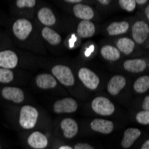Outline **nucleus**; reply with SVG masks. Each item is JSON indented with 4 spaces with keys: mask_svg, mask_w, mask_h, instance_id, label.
<instances>
[{
    "mask_svg": "<svg viewBox=\"0 0 149 149\" xmlns=\"http://www.w3.org/2000/svg\"><path fill=\"white\" fill-rule=\"evenodd\" d=\"M96 32L95 24L90 21H81L77 28V33L79 37L82 38H88L94 36Z\"/></svg>",
    "mask_w": 149,
    "mask_h": 149,
    "instance_id": "a211bd4d",
    "label": "nucleus"
},
{
    "mask_svg": "<svg viewBox=\"0 0 149 149\" xmlns=\"http://www.w3.org/2000/svg\"><path fill=\"white\" fill-rule=\"evenodd\" d=\"M74 149H95L93 146L88 143H78L74 146Z\"/></svg>",
    "mask_w": 149,
    "mask_h": 149,
    "instance_id": "c85d7f7f",
    "label": "nucleus"
},
{
    "mask_svg": "<svg viewBox=\"0 0 149 149\" xmlns=\"http://www.w3.org/2000/svg\"><path fill=\"white\" fill-rule=\"evenodd\" d=\"M78 109V103L72 97L57 100L54 104V111L56 113H72Z\"/></svg>",
    "mask_w": 149,
    "mask_h": 149,
    "instance_id": "0eeeda50",
    "label": "nucleus"
},
{
    "mask_svg": "<svg viewBox=\"0 0 149 149\" xmlns=\"http://www.w3.org/2000/svg\"><path fill=\"white\" fill-rule=\"evenodd\" d=\"M141 135V130L137 128H129L124 131L123 139L120 142V145L124 149L130 148Z\"/></svg>",
    "mask_w": 149,
    "mask_h": 149,
    "instance_id": "4468645a",
    "label": "nucleus"
},
{
    "mask_svg": "<svg viewBox=\"0 0 149 149\" xmlns=\"http://www.w3.org/2000/svg\"><path fill=\"white\" fill-rule=\"evenodd\" d=\"M27 142L33 149H44L48 145V139L42 132L34 131L28 137Z\"/></svg>",
    "mask_w": 149,
    "mask_h": 149,
    "instance_id": "9d476101",
    "label": "nucleus"
},
{
    "mask_svg": "<svg viewBox=\"0 0 149 149\" xmlns=\"http://www.w3.org/2000/svg\"><path fill=\"white\" fill-rule=\"evenodd\" d=\"M13 79V72L9 69L0 68V83H10Z\"/></svg>",
    "mask_w": 149,
    "mask_h": 149,
    "instance_id": "393cba45",
    "label": "nucleus"
},
{
    "mask_svg": "<svg viewBox=\"0 0 149 149\" xmlns=\"http://www.w3.org/2000/svg\"><path fill=\"white\" fill-rule=\"evenodd\" d=\"M99 3L102 4V5H108L110 3V1H109V0H107V1H105V0H101V1H99Z\"/></svg>",
    "mask_w": 149,
    "mask_h": 149,
    "instance_id": "c9c22d12",
    "label": "nucleus"
},
{
    "mask_svg": "<svg viewBox=\"0 0 149 149\" xmlns=\"http://www.w3.org/2000/svg\"><path fill=\"white\" fill-rule=\"evenodd\" d=\"M2 97L8 101L15 104H20L24 100V93L20 88L16 87H6L2 89Z\"/></svg>",
    "mask_w": 149,
    "mask_h": 149,
    "instance_id": "1a4fd4ad",
    "label": "nucleus"
},
{
    "mask_svg": "<svg viewBox=\"0 0 149 149\" xmlns=\"http://www.w3.org/2000/svg\"><path fill=\"white\" fill-rule=\"evenodd\" d=\"M147 63L143 59H130L123 63L124 69L129 72L139 73L146 70Z\"/></svg>",
    "mask_w": 149,
    "mask_h": 149,
    "instance_id": "dca6fc26",
    "label": "nucleus"
},
{
    "mask_svg": "<svg viewBox=\"0 0 149 149\" xmlns=\"http://www.w3.org/2000/svg\"><path fill=\"white\" fill-rule=\"evenodd\" d=\"M52 74L59 82L66 87H71L74 84L75 79L72 70L65 65H56L52 68Z\"/></svg>",
    "mask_w": 149,
    "mask_h": 149,
    "instance_id": "7ed1b4c3",
    "label": "nucleus"
},
{
    "mask_svg": "<svg viewBox=\"0 0 149 149\" xmlns=\"http://www.w3.org/2000/svg\"><path fill=\"white\" fill-rule=\"evenodd\" d=\"M0 149H1V144H0Z\"/></svg>",
    "mask_w": 149,
    "mask_h": 149,
    "instance_id": "e433bc0d",
    "label": "nucleus"
},
{
    "mask_svg": "<svg viewBox=\"0 0 149 149\" xmlns=\"http://www.w3.org/2000/svg\"><path fill=\"white\" fill-rule=\"evenodd\" d=\"M117 49L120 51V53H123L125 55H130L134 50L135 47V42L134 40L129 38H121L117 41Z\"/></svg>",
    "mask_w": 149,
    "mask_h": 149,
    "instance_id": "5701e85b",
    "label": "nucleus"
},
{
    "mask_svg": "<svg viewBox=\"0 0 149 149\" xmlns=\"http://www.w3.org/2000/svg\"><path fill=\"white\" fill-rule=\"evenodd\" d=\"M41 35L47 42H48L53 46H57L61 43L62 38L60 34L57 31L51 29L50 27H45V28H43L41 31Z\"/></svg>",
    "mask_w": 149,
    "mask_h": 149,
    "instance_id": "412c9836",
    "label": "nucleus"
},
{
    "mask_svg": "<svg viewBox=\"0 0 149 149\" xmlns=\"http://www.w3.org/2000/svg\"><path fill=\"white\" fill-rule=\"evenodd\" d=\"M147 1L146 0H137L136 1V4H139V5H144V4H146Z\"/></svg>",
    "mask_w": 149,
    "mask_h": 149,
    "instance_id": "f704fd0d",
    "label": "nucleus"
},
{
    "mask_svg": "<svg viewBox=\"0 0 149 149\" xmlns=\"http://www.w3.org/2000/svg\"><path fill=\"white\" fill-rule=\"evenodd\" d=\"M142 109L143 110H146V111H149V96L146 97L145 99L143 100Z\"/></svg>",
    "mask_w": 149,
    "mask_h": 149,
    "instance_id": "c756f323",
    "label": "nucleus"
},
{
    "mask_svg": "<svg viewBox=\"0 0 149 149\" xmlns=\"http://www.w3.org/2000/svg\"><path fill=\"white\" fill-rule=\"evenodd\" d=\"M130 24L127 22H114L107 27V32L110 36H118L128 31Z\"/></svg>",
    "mask_w": 149,
    "mask_h": 149,
    "instance_id": "aec40b11",
    "label": "nucleus"
},
{
    "mask_svg": "<svg viewBox=\"0 0 149 149\" xmlns=\"http://www.w3.org/2000/svg\"><path fill=\"white\" fill-rule=\"evenodd\" d=\"M61 129L65 139H73L79 131V126L76 120L72 118H65L61 121Z\"/></svg>",
    "mask_w": 149,
    "mask_h": 149,
    "instance_id": "f8f14e48",
    "label": "nucleus"
},
{
    "mask_svg": "<svg viewBox=\"0 0 149 149\" xmlns=\"http://www.w3.org/2000/svg\"><path fill=\"white\" fill-rule=\"evenodd\" d=\"M36 84L41 89H50V88H54L56 87L57 81H56V79L52 74L41 73L37 76Z\"/></svg>",
    "mask_w": 149,
    "mask_h": 149,
    "instance_id": "2eb2a0df",
    "label": "nucleus"
},
{
    "mask_svg": "<svg viewBox=\"0 0 149 149\" xmlns=\"http://www.w3.org/2000/svg\"><path fill=\"white\" fill-rule=\"evenodd\" d=\"M78 76L83 85L88 89L94 90L97 88L100 82L99 77L90 69L87 68V67H82L79 69Z\"/></svg>",
    "mask_w": 149,
    "mask_h": 149,
    "instance_id": "20e7f679",
    "label": "nucleus"
},
{
    "mask_svg": "<svg viewBox=\"0 0 149 149\" xmlns=\"http://www.w3.org/2000/svg\"><path fill=\"white\" fill-rule=\"evenodd\" d=\"M90 128L93 131H96L101 134H110L114 129V124L113 121L104 119H94L91 123Z\"/></svg>",
    "mask_w": 149,
    "mask_h": 149,
    "instance_id": "9b49d317",
    "label": "nucleus"
},
{
    "mask_svg": "<svg viewBox=\"0 0 149 149\" xmlns=\"http://www.w3.org/2000/svg\"><path fill=\"white\" fill-rule=\"evenodd\" d=\"M18 64V56L12 50H4L0 52V68L13 69Z\"/></svg>",
    "mask_w": 149,
    "mask_h": 149,
    "instance_id": "6e6552de",
    "label": "nucleus"
},
{
    "mask_svg": "<svg viewBox=\"0 0 149 149\" xmlns=\"http://www.w3.org/2000/svg\"><path fill=\"white\" fill-rule=\"evenodd\" d=\"M58 149H74V148L70 146H61Z\"/></svg>",
    "mask_w": 149,
    "mask_h": 149,
    "instance_id": "72a5a7b5",
    "label": "nucleus"
},
{
    "mask_svg": "<svg viewBox=\"0 0 149 149\" xmlns=\"http://www.w3.org/2000/svg\"><path fill=\"white\" fill-rule=\"evenodd\" d=\"M149 35V26L144 21H138L132 26V37L134 42L143 44Z\"/></svg>",
    "mask_w": 149,
    "mask_h": 149,
    "instance_id": "423d86ee",
    "label": "nucleus"
},
{
    "mask_svg": "<svg viewBox=\"0 0 149 149\" xmlns=\"http://www.w3.org/2000/svg\"><path fill=\"white\" fill-rule=\"evenodd\" d=\"M119 6L127 12H133L136 8V1L135 0H120Z\"/></svg>",
    "mask_w": 149,
    "mask_h": 149,
    "instance_id": "a878e982",
    "label": "nucleus"
},
{
    "mask_svg": "<svg viewBox=\"0 0 149 149\" xmlns=\"http://www.w3.org/2000/svg\"><path fill=\"white\" fill-rule=\"evenodd\" d=\"M73 13L77 18L82 21H90L94 17L93 9L84 4H77L73 7Z\"/></svg>",
    "mask_w": 149,
    "mask_h": 149,
    "instance_id": "f3484780",
    "label": "nucleus"
},
{
    "mask_svg": "<svg viewBox=\"0 0 149 149\" xmlns=\"http://www.w3.org/2000/svg\"><path fill=\"white\" fill-rule=\"evenodd\" d=\"M145 13H146V18H147V20L149 22V5L146 6V10H145Z\"/></svg>",
    "mask_w": 149,
    "mask_h": 149,
    "instance_id": "2f4dec72",
    "label": "nucleus"
},
{
    "mask_svg": "<svg viewBox=\"0 0 149 149\" xmlns=\"http://www.w3.org/2000/svg\"><path fill=\"white\" fill-rule=\"evenodd\" d=\"M92 110L102 116L112 115L115 111V106L113 103L104 97H97L93 99L91 103Z\"/></svg>",
    "mask_w": 149,
    "mask_h": 149,
    "instance_id": "f03ea898",
    "label": "nucleus"
},
{
    "mask_svg": "<svg viewBox=\"0 0 149 149\" xmlns=\"http://www.w3.org/2000/svg\"><path fill=\"white\" fill-rule=\"evenodd\" d=\"M15 3L19 8H25V7L31 8L36 6L35 0H17Z\"/></svg>",
    "mask_w": 149,
    "mask_h": 149,
    "instance_id": "cd10ccee",
    "label": "nucleus"
},
{
    "mask_svg": "<svg viewBox=\"0 0 149 149\" xmlns=\"http://www.w3.org/2000/svg\"><path fill=\"white\" fill-rule=\"evenodd\" d=\"M133 88L139 94H143L149 89V76L144 75L139 77L133 84Z\"/></svg>",
    "mask_w": 149,
    "mask_h": 149,
    "instance_id": "b1692460",
    "label": "nucleus"
},
{
    "mask_svg": "<svg viewBox=\"0 0 149 149\" xmlns=\"http://www.w3.org/2000/svg\"><path fill=\"white\" fill-rule=\"evenodd\" d=\"M140 149H149V139H147L141 146Z\"/></svg>",
    "mask_w": 149,
    "mask_h": 149,
    "instance_id": "7c9ffc66",
    "label": "nucleus"
},
{
    "mask_svg": "<svg viewBox=\"0 0 149 149\" xmlns=\"http://www.w3.org/2000/svg\"><path fill=\"white\" fill-rule=\"evenodd\" d=\"M38 18L39 22L47 27L52 26L56 23V18L54 15L53 11L48 7H42L38 12Z\"/></svg>",
    "mask_w": 149,
    "mask_h": 149,
    "instance_id": "6ab92c4d",
    "label": "nucleus"
},
{
    "mask_svg": "<svg viewBox=\"0 0 149 149\" xmlns=\"http://www.w3.org/2000/svg\"><path fill=\"white\" fill-rule=\"evenodd\" d=\"M136 120L141 125H148L149 124V111L142 110L139 112L136 115Z\"/></svg>",
    "mask_w": 149,
    "mask_h": 149,
    "instance_id": "bb28decb",
    "label": "nucleus"
},
{
    "mask_svg": "<svg viewBox=\"0 0 149 149\" xmlns=\"http://www.w3.org/2000/svg\"><path fill=\"white\" fill-rule=\"evenodd\" d=\"M126 79L123 75H114L111 78L107 84V91L112 96H117L124 88V87L126 86Z\"/></svg>",
    "mask_w": 149,
    "mask_h": 149,
    "instance_id": "ddd939ff",
    "label": "nucleus"
},
{
    "mask_svg": "<svg viewBox=\"0 0 149 149\" xmlns=\"http://www.w3.org/2000/svg\"><path fill=\"white\" fill-rule=\"evenodd\" d=\"M66 2L67 3H78V4H79V3H81V0H66Z\"/></svg>",
    "mask_w": 149,
    "mask_h": 149,
    "instance_id": "473e14b6",
    "label": "nucleus"
},
{
    "mask_svg": "<svg viewBox=\"0 0 149 149\" xmlns=\"http://www.w3.org/2000/svg\"><path fill=\"white\" fill-rule=\"evenodd\" d=\"M38 118V112L31 105H24L21 108L19 124L24 130H31L35 127Z\"/></svg>",
    "mask_w": 149,
    "mask_h": 149,
    "instance_id": "f257e3e1",
    "label": "nucleus"
},
{
    "mask_svg": "<svg viewBox=\"0 0 149 149\" xmlns=\"http://www.w3.org/2000/svg\"><path fill=\"white\" fill-rule=\"evenodd\" d=\"M32 31V24L27 19H18L13 24V32L20 40H25Z\"/></svg>",
    "mask_w": 149,
    "mask_h": 149,
    "instance_id": "39448f33",
    "label": "nucleus"
},
{
    "mask_svg": "<svg viewBox=\"0 0 149 149\" xmlns=\"http://www.w3.org/2000/svg\"><path fill=\"white\" fill-rule=\"evenodd\" d=\"M100 53H101V56L105 60L111 61V62L117 61L120 57V53L117 49V47H115L113 46H110V45L104 46L101 48Z\"/></svg>",
    "mask_w": 149,
    "mask_h": 149,
    "instance_id": "4be33fe9",
    "label": "nucleus"
}]
</instances>
